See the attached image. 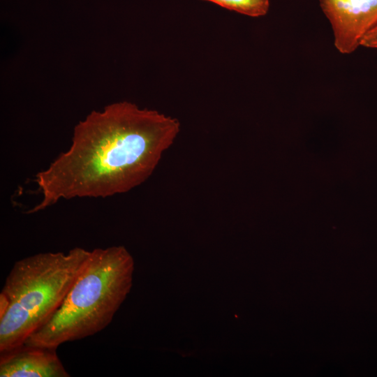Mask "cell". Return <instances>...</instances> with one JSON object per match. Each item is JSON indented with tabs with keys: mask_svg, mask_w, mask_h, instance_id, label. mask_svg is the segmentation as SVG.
<instances>
[{
	"mask_svg": "<svg viewBox=\"0 0 377 377\" xmlns=\"http://www.w3.org/2000/svg\"><path fill=\"white\" fill-rule=\"evenodd\" d=\"M133 259L123 246L90 251L59 309L23 344L57 348L110 325L132 287Z\"/></svg>",
	"mask_w": 377,
	"mask_h": 377,
	"instance_id": "7a4b0ae2",
	"label": "cell"
},
{
	"mask_svg": "<svg viewBox=\"0 0 377 377\" xmlns=\"http://www.w3.org/2000/svg\"><path fill=\"white\" fill-rule=\"evenodd\" d=\"M329 20L336 49L343 54L354 52L377 23V0H319Z\"/></svg>",
	"mask_w": 377,
	"mask_h": 377,
	"instance_id": "277c9868",
	"label": "cell"
},
{
	"mask_svg": "<svg viewBox=\"0 0 377 377\" xmlns=\"http://www.w3.org/2000/svg\"><path fill=\"white\" fill-rule=\"evenodd\" d=\"M211 1L226 9L252 17L265 15L269 8V0H204Z\"/></svg>",
	"mask_w": 377,
	"mask_h": 377,
	"instance_id": "8992f818",
	"label": "cell"
},
{
	"mask_svg": "<svg viewBox=\"0 0 377 377\" xmlns=\"http://www.w3.org/2000/svg\"><path fill=\"white\" fill-rule=\"evenodd\" d=\"M90 251L45 252L16 261L1 293L8 309L0 318V353L22 345L62 304Z\"/></svg>",
	"mask_w": 377,
	"mask_h": 377,
	"instance_id": "3957f363",
	"label": "cell"
},
{
	"mask_svg": "<svg viewBox=\"0 0 377 377\" xmlns=\"http://www.w3.org/2000/svg\"><path fill=\"white\" fill-rule=\"evenodd\" d=\"M179 130L177 119L128 101L91 112L75 126L70 148L36 175L42 199L29 212L129 191L151 176Z\"/></svg>",
	"mask_w": 377,
	"mask_h": 377,
	"instance_id": "6da1fadb",
	"label": "cell"
},
{
	"mask_svg": "<svg viewBox=\"0 0 377 377\" xmlns=\"http://www.w3.org/2000/svg\"><path fill=\"white\" fill-rule=\"evenodd\" d=\"M361 46L367 48L377 49V23L364 36L361 43Z\"/></svg>",
	"mask_w": 377,
	"mask_h": 377,
	"instance_id": "52a82bcc",
	"label": "cell"
},
{
	"mask_svg": "<svg viewBox=\"0 0 377 377\" xmlns=\"http://www.w3.org/2000/svg\"><path fill=\"white\" fill-rule=\"evenodd\" d=\"M57 348L22 344L1 353V377H69Z\"/></svg>",
	"mask_w": 377,
	"mask_h": 377,
	"instance_id": "5b68a950",
	"label": "cell"
}]
</instances>
